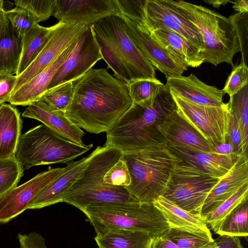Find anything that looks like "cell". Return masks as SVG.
Segmentation results:
<instances>
[{
    "label": "cell",
    "instance_id": "5b68a950",
    "mask_svg": "<svg viewBox=\"0 0 248 248\" xmlns=\"http://www.w3.org/2000/svg\"><path fill=\"white\" fill-rule=\"evenodd\" d=\"M123 158L131 181L125 187L139 202L148 203L162 196L174 168L181 161L166 144L123 154Z\"/></svg>",
    "mask_w": 248,
    "mask_h": 248
},
{
    "label": "cell",
    "instance_id": "ac0fdd59",
    "mask_svg": "<svg viewBox=\"0 0 248 248\" xmlns=\"http://www.w3.org/2000/svg\"><path fill=\"white\" fill-rule=\"evenodd\" d=\"M103 148L104 146H98L87 156L68 163L62 172L38 195L29 209H40L62 202L93 158Z\"/></svg>",
    "mask_w": 248,
    "mask_h": 248
},
{
    "label": "cell",
    "instance_id": "4316f807",
    "mask_svg": "<svg viewBox=\"0 0 248 248\" xmlns=\"http://www.w3.org/2000/svg\"><path fill=\"white\" fill-rule=\"evenodd\" d=\"M22 45V37L13 29L6 16L0 32V73L16 74Z\"/></svg>",
    "mask_w": 248,
    "mask_h": 248
},
{
    "label": "cell",
    "instance_id": "9c48e42d",
    "mask_svg": "<svg viewBox=\"0 0 248 248\" xmlns=\"http://www.w3.org/2000/svg\"><path fill=\"white\" fill-rule=\"evenodd\" d=\"M221 178L212 177L179 162L162 196L186 212L201 216L207 196Z\"/></svg>",
    "mask_w": 248,
    "mask_h": 248
},
{
    "label": "cell",
    "instance_id": "681fc988",
    "mask_svg": "<svg viewBox=\"0 0 248 248\" xmlns=\"http://www.w3.org/2000/svg\"><path fill=\"white\" fill-rule=\"evenodd\" d=\"M233 3L232 8L237 12V13H248V0H237L232 1Z\"/></svg>",
    "mask_w": 248,
    "mask_h": 248
},
{
    "label": "cell",
    "instance_id": "4dcf8cb0",
    "mask_svg": "<svg viewBox=\"0 0 248 248\" xmlns=\"http://www.w3.org/2000/svg\"><path fill=\"white\" fill-rule=\"evenodd\" d=\"M217 234L247 237L248 204L246 201L235 208L220 223L215 232Z\"/></svg>",
    "mask_w": 248,
    "mask_h": 248
},
{
    "label": "cell",
    "instance_id": "603a6c76",
    "mask_svg": "<svg viewBox=\"0 0 248 248\" xmlns=\"http://www.w3.org/2000/svg\"><path fill=\"white\" fill-rule=\"evenodd\" d=\"M248 183V157L241 154L230 169L207 196L201 215L204 218L244 185Z\"/></svg>",
    "mask_w": 248,
    "mask_h": 248
},
{
    "label": "cell",
    "instance_id": "6da1fadb",
    "mask_svg": "<svg viewBox=\"0 0 248 248\" xmlns=\"http://www.w3.org/2000/svg\"><path fill=\"white\" fill-rule=\"evenodd\" d=\"M75 82L65 115L89 133L107 132L133 104L128 83L105 69H91Z\"/></svg>",
    "mask_w": 248,
    "mask_h": 248
},
{
    "label": "cell",
    "instance_id": "f1b7e54d",
    "mask_svg": "<svg viewBox=\"0 0 248 248\" xmlns=\"http://www.w3.org/2000/svg\"><path fill=\"white\" fill-rule=\"evenodd\" d=\"M51 26L45 27L36 24L22 37V51L17 71L21 74L34 60L47 42Z\"/></svg>",
    "mask_w": 248,
    "mask_h": 248
},
{
    "label": "cell",
    "instance_id": "484cf974",
    "mask_svg": "<svg viewBox=\"0 0 248 248\" xmlns=\"http://www.w3.org/2000/svg\"><path fill=\"white\" fill-rule=\"evenodd\" d=\"M22 121L16 108L0 106V160L15 157L21 136Z\"/></svg>",
    "mask_w": 248,
    "mask_h": 248
},
{
    "label": "cell",
    "instance_id": "8992f818",
    "mask_svg": "<svg viewBox=\"0 0 248 248\" xmlns=\"http://www.w3.org/2000/svg\"><path fill=\"white\" fill-rule=\"evenodd\" d=\"M93 226L96 235L111 230L163 235L170 226L153 203L137 202L90 205L81 211Z\"/></svg>",
    "mask_w": 248,
    "mask_h": 248
},
{
    "label": "cell",
    "instance_id": "f5cc1de1",
    "mask_svg": "<svg viewBox=\"0 0 248 248\" xmlns=\"http://www.w3.org/2000/svg\"><path fill=\"white\" fill-rule=\"evenodd\" d=\"M4 1L2 0H0V11L2 10H4L3 6H4Z\"/></svg>",
    "mask_w": 248,
    "mask_h": 248
},
{
    "label": "cell",
    "instance_id": "7bdbcfd3",
    "mask_svg": "<svg viewBox=\"0 0 248 248\" xmlns=\"http://www.w3.org/2000/svg\"><path fill=\"white\" fill-rule=\"evenodd\" d=\"M16 80V75L0 73V106L9 101Z\"/></svg>",
    "mask_w": 248,
    "mask_h": 248
},
{
    "label": "cell",
    "instance_id": "ffe728a7",
    "mask_svg": "<svg viewBox=\"0 0 248 248\" xmlns=\"http://www.w3.org/2000/svg\"><path fill=\"white\" fill-rule=\"evenodd\" d=\"M22 117L37 120L68 140L79 145H84V132L74 124L65 113L51 107L40 97L27 106Z\"/></svg>",
    "mask_w": 248,
    "mask_h": 248
},
{
    "label": "cell",
    "instance_id": "74e56055",
    "mask_svg": "<svg viewBox=\"0 0 248 248\" xmlns=\"http://www.w3.org/2000/svg\"><path fill=\"white\" fill-rule=\"evenodd\" d=\"M228 18L236 35L242 56L241 62L248 67V13H236Z\"/></svg>",
    "mask_w": 248,
    "mask_h": 248
},
{
    "label": "cell",
    "instance_id": "d590c367",
    "mask_svg": "<svg viewBox=\"0 0 248 248\" xmlns=\"http://www.w3.org/2000/svg\"><path fill=\"white\" fill-rule=\"evenodd\" d=\"M74 82L69 81L48 90L41 97L51 107L65 113L73 98Z\"/></svg>",
    "mask_w": 248,
    "mask_h": 248
},
{
    "label": "cell",
    "instance_id": "f546056e",
    "mask_svg": "<svg viewBox=\"0 0 248 248\" xmlns=\"http://www.w3.org/2000/svg\"><path fill=\"white\" fill-rule=\"evenodd\" d=\"M231 115L237 124L246 153L248 145V85L235 94L230 96L228 102Z\"/></svg>",
    "mask_w": 248,
    "mask_h": 248
},
{
    "label": "cell",
    "instance_id": "f907efd6",
    "mask_svg": "<svg viewBox=\"0 0 248 248\" xmlns=\"http://www.w3.org/2000/svg\"><path fill=\"white\" fill-rule=\"evenodd\" d=\"M204 1L217 8H219L221 5L224 6L229 2L232 3V1L229 0H205Z\"/></svg>",
    "mask_w": 248,
    "mask_h": 248
},
{
    "label": "cell",
    "instance_id": "d4e9b609",
    "mask_svg": "<svg viewBox=\"0 0 248 248\" xmlns=\"http://www.w3.org/2000/svg\"><path fill=\"white\" fill-rule=\"evenodd\" d=\"M153 203L162 213L170 227L214 239L202 216L186 212L163 196L158 197Z\"/></svg>",
    "mask_w": 248,
    "mask_h": 248
},
{
    "label": "cell",
    "instance_id": "836d02e7",
    "mask_svg": "<svg viewBox=\"0 0 248 248\" xmlns=\"http://www.w3.org/2000/svg\"><path fill=\"white\" fill-rule=\"evenodd\" d=\"M181 248H216L214 239L188 232L170 228L162 235Z\"/></svg>",
    "mask_w": 248,
    "mask_h": 248
},
{
    "label": "cell",
    "instance_id": "ee69618b",
    "mask_svg": "<svg viewBox=\"0 0 248 248\" xmlns=\"http://www.w3.org/2000/svg\"><path fill=\"white\" fill-rule=\"evenodd\" d=\"M19 248H48L46 240L40 233L31 232L29 233H18L17 236Z\"/></svg>",
    "mask_w": 248,
    "mask_h": 248
},
{
    "label": "cell",
    "instance_id": "f35d334b",
    "mask_svg": "<svg viewBox=\"0 0 248 248\" xmlns=\"http://www.w3.org/2000/svg\"><path fill=\"white\" fill-rule=\"evenodd\" d=\"M119 15L146 28L145 22L146 0H114Z\"/></svg>",
    "mask_w": 248,
    "mask_h": 248
},
{
    "label": "cell",
    "instance_id": "8fae6325",
    "mask_svg": "<svg viewBox=\"0 0 248 248\" xmlns=\"http://www.w3.org/2000/svg\"><path fill=\"white\" fill-rule=\"evenodd\" d=\"M88 25L82 23L59 21L52 26L47 42L43 49L30 65L16 76L14 91L51 63L68 46L78 39Z\"/></svg>",
    "mask_w": 248,
    "mask_h": 248
},
{
    "label": "cell",
    "instance_id": "30bf717a",
    "mask_svg": "<svg viewBox=\"0 0 248 248\" xmlns=\"http://www.w3.org/2000/svg\"><path fill=\"white\" fill-rule=\"evenodd\" d=\"M171 94L178 113L213 146L228 142L231 112L228 103L202 106Z\"/></svg>",
    "mask_w": 248,
    "mask_h": 248
},
{
    "label": "cell",
    "instance_id": "d6986e66",
    "mask_svg": "<svg viewBox=\"0 0 248 248\" xmlns=\"http://www.w3.org/2000/svg\"><path fill=\"white\" fill-rule=\"evenodd\" d=\"M167 146H184L200 151L214 152V146L182 117L177 109L157 125Z\"/></svg>",
    "mask_w": 248,
    "mask_h": 248
},
{
    "label": "cell",
    "instance_id": "83f0119b",
    "mask_svg": "<svg viewBox=\"0 0 248 248\" xmlns=\"http://www.w3.org/2000/svg\"><path fill=\"white\" fill-rule=\"evenodd\" d=\"M155 238L144 232L111 230L96 235L94 240L99 248H151Z\"/></svg>",
    "mask_w": 248,
    "mask_h": 248
},
{
    "label": "cell",
    "instance_id": "44dd1931",
    "mask_svg": "<svg viewBox=\"0 0 248 248\" xmlns=\"http://www.w3.org/2000/svg\"><path fill=\"white\" fill-rule=\"evenodd\" d=\"M165 85L171 93L196 104L220 106L224 103L222 90L205 84L192 73L167 78Z\"/></svg>",
    "mask_w": 248,
    "mask_h": 248
},
{
    "label": "cell",
    "instance_id": "c3c4849f",
    "mask_svg": "<svg viewBox=\"0 0 248 248\" xmlns=\"http://www.w3.org/2000/svg\"><path fill=\"white\" fill-rule=\"evenodd\" d=\"M214 151L222 154L235 153L233 146L229 142L220 143L214 146Z\"/></svg>",
    "mask_w": 248,
    "mask_h": 248
},
{
    "label": "cell",
    "instance_id": "bcb514c9",
    "mask_svg": "<svg viewBox=\"0 0 248 248\" xmlns=\"http://www.w3.org/2000/svg\"><path fill=\"white\" fill-rule=\"evenodd\" d=\"M214 241L216 248H243L238 237L220 235Z\"/></svg>",
    "mask_w": 248,
    "mask_h": 248
},
{
    "label": "cell",
    "instance_id": "52a82bcc",
    "mask_svg": "<svg viewBox=\"0 0 248 248\" xmlns=\"http://www.w3.org/2000/svg\"><path fill=\"white\" fill-rule=\"evenodd\" d=\"M123 155L117 149L104 146L91 160L62 202L82 211L92 204L139 202L124 186L108 185L104 181L106 172Z\"/></svg>",
    "mask_w": 248,
    "mask_h": 248
},
{
    "label": "cell",
    "instance_id": "7c38bea8",
    "mask_svg": "<svg viewBox=\"0 0 248 248\" xmlns=\"http://www.w3.org/2000/svg\"><path fill=\"white\" fill-rule=\"evenodd\" d=\"M102 59L91 25L80 35L70 55L50 81L47 90L64 83L75 82Z\"/></svg>",
    "mask_w": 248,
    "mask_h": 248
},
{
    "label": "cell",
    "instance_id": "7dc6e473",
    "mask_svg": "<svg viewBox=\"0 0 248 248\" xmlns=\"http://www.w3.org/2000/svg\"><path fill=\"white\" fill-rule=\"evenodd\" d=\"M151 248H181L172 241L162 236L155 238Z\"/></svg>",
    "mask_w": 248,
    "mask_h": 248
},
{
    "label": "cell",
    "instance_id": "1f68e13d",
    "mask_svg": "<svg viewBox=\"0 0 248 248\" xmlns=\"http://www.w3.org/2000/svg\"><path fill=\"white\" fill-rule=\"evenodd\" d=\"M248 198V183H247L204 218L206 224L215 232L224 219L238 205L247 201Z\"/></svg>",
    "mask_w": 248,
    "mask_h": 248
},
{
    "label": "cell",
    "instance_id": "3957f363",
    "mask_svg": "<svg viewBox=\"0 0 248 248\" xmlns=\"http://www.w3.org/2000/svg\"><path fill=\"white\" fill-rule=\"evenodd\" d=\"M103 59L115 78L127 83L155 78V69L125 32L120 15L107 16L91 25Z\"/></svg>",
    "mask_w": 248,
    "mask_h": 248
},
{
    "label": "cell",
    "instance_id": "277c9868",
    "mask_svg": "<svg viewBox=\"0 0 248 248\" xmlns=\"http://www.w3.org/2000/svg\"><path fill=\"white\" fill-rule=\"evenodd\" d=\"M179 15L194 25L204 45V62L214 66L226 62L234 67L233 59L239 50L238 40L230 19L202 5L184 0H164Z\"/></svg>",
    "mask_w": 248,
    "mask_h": 248
},
{
    "label": "cell",
    "instance_id": "7402d4cb",
    "mask_svg": "<svg viewBox=\"0 0 248 248\" xmlns=\"http://www.w3.org/2000/svg\"><path fill=\"white\" fill-rule=\"evenodd\" d=\"M150 35L184 71L188 67H197L204 62L200 49L176 32L157 29L151 31Z\"/></svg>",
    "mask_w": 248,
    "mask_h": 248
},
{
    "label": "cell",
    "instance_id": "cb8c5ba5",
    "mask_svg": "<svg viewBox=\"0 0 248 248\" xmlns=\"http://www.w3.org/2000/svg\"><path fill=\"white\" fill-rule=\"evenodd\" d=\"M77 41L68 46L45 69L14 91L9 101L10 104L27 106L40 98L46 92L56 73L70 55Z\"/></svg>",
    "mask_w": 248,
    "mask_h": 248
},
{
    "label": "cell",
    "instance_id": "e0dca14e",
    "mask_svg": "<svg viewBox=\"0 0 248 248\" xmlns=\"http://www.w3.org/2000/svg\"><path fill=\"white\" fill-rule=\"evenodd\" d=\"M167 147L181 159L180 163L216 178L223 177L241 155L203 152L184 146Z\"/></svg>",
    "mask_w": 248,
    "mask_h": 248
},
{
    "label": "cell",
    "instance_id": "e575fe53",
    "mask_svg": "<svg viewBox=\"0 0 248 248\" xmlns=\"http://www.w3.org/2000/svg\"><path fill=\"white\" fill-rule=\"evenodd\" d=\"M24 171L16 157L0 160V196L17 186Z\"/></svg>",
    "mask_w": 248,
    "mask_h": 248
},
{
    "label": "cell",
    "instance_id": "b9f144b4",
    "mask_svg": "<svg viewBox=\"0 0 248 248\" xmlns=\"http://www.w3.org/2000/svg\"><path fill=\"white\" fill-rule=\"evenodd\" d=\"M105 183L115 186H127L131 184V177L126 164L122 157L106 172Z\"/></svg>",
    "mask_w": 248,
    "mask_h": 248
},
{
    "label": "cell",
    "instance_id": "7a4b0ae2",
    "mask_svg": "<svg viewBox=\"0 0 248 248\" xmlns=\"http://www.w3.org/2000/svg\"><path fill=\"white\" fill-rule=\"evenodd\" d=\"M176 109L170 90L164 85L155 101L133 103L106 132L104 146L126 154L154 145L166 144L157 125Z\"/></svg>",
    "mask_w": 248,
    "mask_h": 248
},
{
    "label": "cell",
    "instance_id": "9a60e30c",
    "mask_svg": "<svg viewBox=\"0 0 248 248\" xmlns=\"http://www.w3.org/2000/svg\"><path fill=\"white\" fill-rule=\"evenodd\" d=\"M119 15L114 0H55L53 15L59 21L92 25Z\"/></svg>",
    "mask_w": 248,
    "mask_h": 248
},
{
    "label": "cell",
    "instance_id": "8d00e7d4",
    "mask_svg": "<svg viewBox=\"0 0 248 248\" xmlns=\"http://www.w3.org/2000/svg\"><path fill=\"white\" fill-rule=\"evenodd\" d=\"M55 0H16V7L28 11L36 22L45 21L53 15Z\"/></svg>",
    "mask_w": 248,
    "mask_h": 248
},
{
    "label": "cell",
    "instance_id": "5bb4252c",
    "mask_svg": "<svg viewBox=\"0 0 248 248\" xmlns=\"http://www.w3.org/2000/svg\"><path fill=\"white\" fill-rule=\"evenodd\" d=\"M145 22L148 31L168 29L180 34L202 51L204 49L202 37L196 27L176 12L164 0H146Z\"/></svg>",
    "mask_w": 248,
    "mask_h": 248
},
{
    "label": "cell",
    "instance_id": "d6a6232c",
    "mask_svg": "<svg viewBox=\"0 0 248 248\" xmlns=\"http://www.w3.org/2000/svg\"><path fill=\"white\" fill-rule=\"evenodd\" d=\"M164 85L156 78L137 79L128 83L133 103L154 102Z\"/></svg>",
    "mask_w": 248,
    "mask_h": 248
},
{
    "label": "cell",
    "instance_id": "ba28073f",
    "mask_svg": "<svg viewBox=\"0 0 248 248\" xmlns=\"http://www.w3.org/2000/svg\"><path fill=\"white\" fill-rule=\"evenodd\" d=\"M93 144H78L44 124L21 135L15 157L27 170L33 166L66 163L90 150Z\"/></svg>",
    "mask_w": 248,
    "mask_h": 248
},
{
    "label": "cell",
    "instance_id": "4fadbf2b",
    "mask_svg": "<svg viewBox=\"0 0 248 248\" xmlns=\"http://www.w3.org/2000/svg\"><path fill=\"white\" fill-rule=\"evenodd\" d=\"M57 168L35 176L0 196V223H6L29 209L38 195L63 170Z\"/></svg>",
    "mask_w": 248,
    "mask_h": 248
},
{
    "label": "cell",
    "instance_id": "f6af8a7d",
    "mask_svg": "<svg viewBox=\"0 0 248 248\" xmlns=\"http://www.w3.org/2000/svg\"><path fill=\"white\" fill-rule=\"evenodd\" d=\"M228 142L233 146L234 153L238 154H247L244 151L242 143V137L234 118L231 114L229 128Z\"/></svg>",
    "mask_w": 248,
    "mask_h": 248
},
{
    "label": "cell",
    "instance_id": "816d5d0a",
    "mask_svg": "<svg viewBox=\"0 0 248 248\" xmlns=\"http://www.w3.org/2000/svg\"><path fill=\"white\" fill-rule=\"evenodd\" d=\"M5 18V11L4 10H2L0 11V32Z\"/></svg>",
    "mask_w": 248,
    "mask_h": 248
},
{
    "label": "cell",
    "instance_id": "ab89813d",
    "mask_svg": "<svg viewBox=\"0 0 248 248\" xmlns=\"http://www.w3.org/2000/svg\"><path fill=\"white\" fill-rule=\"evenodd\" d=\"M5 15L13 29L21 37L38 24L28 11L19 7L5 11Z\"/></svg>",
    "mask_w": 248,
    "mask_h": 248
},
{
    "label": "cell",
    "instance_id": "60d3db41",
    "mask_svg": "<svg viewBox=\"0 0 248 248\" xmlns=\"http://www.w3.org/2000/svg\"><path fill=\"white\" fill-rule=\"evenodd\" d=\"M248 85V67L243 62L233 67L222 90L223 93L232 96Z\"/></svg>",
    "mask_w": 248,
    "mask_h": 248
},
{
    "label": "cell",
    "instance_id": "2e32d148",
    "mask_svg": "<svg viewBox=\"0 0 248 248\" xmlns=\"http://www.w3.org/2000/svg\"><path fill=\"white\" fill-rule=\"evenodd\" d=\"M130 39L149 62L165 75L166 78L182 76L184 71L168 53L152 38L144 27L120 15Z\"/></svg>",
    "mask_w": 248,
    "mask_h": 248
}]
</instances>
